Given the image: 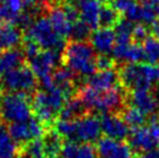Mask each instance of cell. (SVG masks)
<instances>
[{"mask_svg": "<svg viewBox=\"0 0 159 158\" xmlns=\"http://www.w3.org/2000/svg\"><path fill=\"white\" fill-rule=\"evenodd\" d=\"M21 152V148L12 138L8 128L0 122V158H14Z\"/></svg>", "mask_w": 159, "mask_h": 158, "instance_id": "7402d4cb", "label": "cell"}, {"mask_svg": "<svg viewBox=\"0 0 159 158\" xmlns=\"http://www.w3.org/2000/svg\"><path fill=\"white\" fill-rule=\"evenodd\" d=\"M101 132L100 118L92 113H87L81 118L73 120V135L71 141L93 143L99 141Z\"/></svg>", "mask_w": 159, "mask_h": 158, "instance_id": "30bf717a", "label": "cell"}, {"mask_svg": "<svg viewBox=\"0 0 159 158\" xmlns=\"http://www.w3.org/2000/svg\"><path fill=\"white\" fill-rule=\"evenodd\" d=\"M138 0H113L111 5L115 7V9L119 12L121 15H123L131 6Z\"/></svg>", "mask_w": 159, "mask_h": 158, "instance_id": "4dcf8cb0", "label": "cell"}, {"mask_svg": "<svg viewBox=\"0 0 159 158\" xmlns=\"http://www.w3.org/2000/svg\"><path fill=\"white\" fill-rule=\"evenodd\" d=\"M22 42V29L12 23H0V53L7 49L19 48Z\"/></svg>", "mask_w": 159, "mask_h": 158, "instance_id": "ffe728a7", "label": "cell"}, {"mask_svg": "<svg viewBox=\"0 0 159 158\" xmlns=\"http://www.w3.org/2000/svg\"><path fill=\"white\" fill-rule=\"evenodd\" d=\"M135 158H159V152L155 150H151V151H146V152L137 155Z\"/></svg>", "mask_w": 159, "mask_h": 158, "instance_id": "d6a6232c", "label": "cell"}, {"mask_svg": "<svg viewBox=\"0 0 159 158\" xmlns=\"http://www.w3.org/2000/svg\"><path fill=\"white\" fill-rule=\"evenodd\" d=\"M155 94H156V97H157V99H158V102H159V84L156 86V88H155Z\"/></svg>", "mask_w": 159, "mask_h": 158, "instance_id": "836d02e7", "label": "cell"}, {"mask_svg": "<svg viewBox=\"0 0 159 158\" xmlns=\"http://www.w3.org/2000/svg\"><path fill=\"white\" fill-rule=\"evenodd\" d=\"M97 151L98 158H133L131 148L128 143L109 137L99 140Z\"/></svg>", "mask_w": 159, "mask_h": 158, "instance_id": "4fadbf2b", "label": "cell"}, {"mask_svg": "<svg viewBox=\"0 0 159 158\" xmlns=\"http://www.w3.org/2000/svg\"><path fill=\"white\" fill-rule=\"evenodd\" d=\"M102 132L109 138L124 141L130 134V127L125 123L120 113H106L100 116Z\"/></svg>", "mask_w": 159, "mask_h": 158, "instance_id": "7c38bea8", "label": "cell"}, {"mask_svg": "<svg viewBox=\"0 0 159 158\" xmlns=\"http://www.w3.org/2000/svg\"><path fill=\"white\" fill-rule=\"evenodd\" d=\"M14 158H27V157H25L23 155H22V156H19V155H18V156H15V157H14Z\"/></svg>", "mask_w": 159, "mask_h": 158, "instance_id": "8d00e7d4", "label": "cell"}, {"mask_svg": "<svg viewBox=\"0 0 159 158\" xmlns=\"http://www.w3.org/2000/svg\"><path fill=\"white\" fill-rule=\"evenodd\" d=\"M0 86L7 92L31 94L37 91L39 80L29 65L25 64L1 76Z\"/></svg>", "mask_w": 159, "mask_h": 158, "instance_id": "52a82bcc", "label": "cell"}, {"mask_svg": "<svg viewBox=\"0 0 159 158\" xmlns=\"http://www.w3.org/2000/svg\"><path fill=\"white\" fill-rule=\"evenodd\" d=\"M0 118L9 123L22 122L33 118V106L28 94L6 93L1 101Z\"/></svg>", "mask_w": 159, "mask_h": 158, "instance_id": "8992f818", "label": "cell"}, {"mask_svg": "<svg viewBox=\"0 0 159 158\" xmlns=\"http://www.w3.org/2000/svg\"><path fill=\"white\" fill-rule=\"evenodd\" d=\"M59 155L63 158H98L97 148H94L92 143L77 141H65Z\"/></svg>", "mask_w": 159, "mask_h": 158, "instance_id": "ac0fdd59", "label": "cell"}, {"mask_svg": "<svg viewBox=\"0 0 159 158\" xmlns=\"http://www.w3.org/2000/svg\"><path fill=\"white\" fill-rule=\"evenodd\" d=\"M120 115L122 116L125 123L128 124L130 128H138L145 126L146 122V115L143 114L141 110H138L137 108L133 107V106L125 105L121 109Z\"/></svg>", "mask_w": 159, "mask_h": 158, "instance_id": "484cf974", "label": "cell"}, {"mask_svg": "<svg viewBox=\"0 0 159 158\" xmlns=\"http://www.w3.org/2000/svg\"><path fill=\"white\" fill-rule=\"evenodd\" d=\"M48 130L49 129H47L44 124L34 116L22 122L11 123L8 127L11 136L20 148L33 141L40 140L41 137L44 136Z\"/></svg>", "mask_w": 159, "mask_h": 158, "instance_id": "9c48e42d", "label": "cell"}, {"mask_svg": "<svg viewBox=\"0 0 159 158\" xmlns=\"http://www.w3.org/2000/svg\"><path fill=\"white\" fill-rule=\"evenodd\" d=\"M158 16H159V15H158Z\"/></svg>", "mask_w": 159, "mask_h": 158, "instance_id": "b9f144b4", "label": "cell"}, {"mask_svg": "<svg viewBox=\"0 0 159 158\" xmlns=\"http://www.w3.org/2000/svg\"><path fill=\"white\" fill-rule=\"evenodd\" d=\"M120 84L127 91L151 90L159 84V65L150 63H125L119 69Z\"/></svg>", "mask_w": 159, "mask_h": 158, "instance_id": "277c9868", "label": "cell"}, {"mask_svg": "<svg viewBox=\"0 0 159 158\" xmlns=\"http://www.w3.org/2000/svg\"><path fill=\"white\" fill-rule=\"evenodd\" d=\"M2 88H1V86H0V108H1V101H2Z\"/></svg>", "mask_w": 159, "mask_h": 158, "instance_id": "d590c367", "label": "cell"}, {"mask_svg": "<svg viewBox=\"0 0 159 158\" xmlns=\"http://www.w3.org/2000/svg\"><path fill=\"white\" fill-rule=\"evenodd\" d=\"M122 15L111 4H102L99 12V28H114Z\"/></svg>", "mask_w": 159, "mask_h": 158, "instance_id": "d4e9b609", "label": "cell"}, {"mask_svg": "<svg viewBox=\"0 0 159 158\" xmlns=\"http://www.w3.org/2000/svg\"><path fill=\"white\" fill-rule=\"evenodd\" d=\"M62 140V137L59 136L52 128L45 132L42 143H43V149H44L47 158H56L61 154V149L63 145Z\"/></svg>", "mask_w": 159, "mask_h": 158, "instance_id": "cb8c5ba5", "label": "cell"}, {"mask_svg": "<svg viewBox=\"0 0 159 158\" xmlns=\"http://www.w3.org/2000/svg\"><path fill=\"white\" fill-rule=\"evenodd\" d=\"M92 29L89 28L84 21L78 20L77 22H75L72 26H71V30L69 34L72 41H89Z\"/></svg>", "mask_w": 159, "mask_h": 158, "instance_id": "83f0119b", "label": "cell"}, {"mask_svg": "<svg viewBox=\"0 0 159 158\" xmlns=\"http://www.w3.org/2000/svg\"><path fill=\"white\" fill-rule=\"evenodd\" d=\"M143 51H144V61L150 64L159 63V39L155 35H149L142 42Z\"/></svg>", "mask_w": 159, "mask_h": 158, "instance_id": "4316f807", "label": "cell"}, {"mask_svg": "<svg viewBox=\"0 0 159 158\" xmlns=\"http://www.w3.org/2000/svg\"><path fill=\"white\" fill-rule=\"evenodd\" d=\"M157 37H158V39H159V35H158V36H157Z\"/></svg>", "mask_w": 159, "mask_h": 158, "instance_id": "f35d334b", "label": "cell"}, {"mask_svg": "<svg viewBox=\"0 0 159 158\" xmlns=\"http://www.w3.org/2000/svg\"><path fill=\"white\" fill-rule=\"evenodd\" d=\"M115 31L113 28H97L91 33L89 42L98 55H111L115 45Z\"/></svg>", "mask_w": 159, "mask_h": 158, "instance_id": "9a60e30c", "label": "cell"}, {"mask_svg": "<svg viewBox=\"0 0 159 158\" xmlns=\"http://www.w3.org/2000/svg\"><path fill=\"white\" fill-rule=\"evenodd\" d=\"M62 0H55L53 2L47 5V13H48V19L50 20V23L55 31L58 35H61L62 37H69L71 30V22L67 20L66 15L63 11L62 6H61Z\"/></svg>", "mask_w": 159, "mask_h": 158, "instance_id": "2e32d148", "label": "cell"}, {"mask_svg": "<svg viewBox=\"0 0 159 158\" xmlns=\"http://www.w3.org/2000/svg\"><path fill=\"white\" fill-rule=\"evenodd\" d=\"M158 152H159V148H158Z\"/></svg>", "mask_w": 159, "mask_h": 158, "instance_id": "ab89813d", "label": "cell"}, {"mask_svg": "<svg viewBox=\"0 0 159 158\" xmlns=\"http://www.w3.org/2000/svg\"><path fill=\"white\" fill-rule=\"evenodd\" d=\"M75 7L78 8L81 21H84L92 30L99 28V12H100V7H101L100 1H98V0H77Z\"/></svg>", "mask_w": 159, "mask_h": 158, "instance_id": "d6986e66", "label": "cell"}, {"mask_svg": "<svg viewBox=\"0 0 159 158\" xmlns=\"http://www.w3.org/2000/svg\"><path fill=\"white\" fill-rule=\"evenodd\" d=\"M65 1H70V2H72V1H75V0H65Z\"/></svg>", "mask_w": 159, "mask_h": 158, "instance_id": "74e56055", "label": "cell"}, {"mask_svg": "<svg viewBox=\"0 0 159 158\" xmlns=\"http://www.w3.org/2000/svg\"><path fill=\"white\" fill-rule=\"evenodd\" d=\"M69 99L70 98H67L59 88L53 85L50 87H42L33 95V113L47 129H51Z\"/></svg>", "mask_w": 159, "mask_h": 158, "instance_id": "7a4b0ae2", "label": "cell"}, {"mask_svg": "<svg viewBox=\"0 0 159 158\" xmlns=\"http://www.w3.org/2000/svg\"><path fill=\"white\" fill-rule=\"evenodd\" d=\"M98 1H100L101 4H111L113 0H98Z\"/></svg>", "mask_w": 159, "mask_h": 158, "instance_id": "e575fe53", "label": "cell"}, {"mask_svg": "<svg viewBox=\"0 0 159 158\" xmlns=\"http://www.w3.org/2000/svg\"><path fill=\"white\" fill-rule=\"evenodd\" d=\"M129 145L131 150H135L138 154L153 150L158 145V141L152 134L150 127H138L130 132L128 136Z\"/></svg>", "mask_w": 159, "mask_h": 158, "instance_id": "5bb4252c", "label": "cell"}, {"mask_svg": "<svg viewBox=\"0 0 159 158\" xmlns=\"http://www.w3.org/2000/svg\"><path fill=\"white\" fill-rule=\"evenodd\" d=\"M149 35H151V31H150V28L146 26V25L142 23V22H137V23H135L134 31H133V41L134 42L142 43V42H143Z\"/></svg>", "mask_w": 159, "mask_h": 158, "instance_id": "f1b7e54d", "label": "cell"}, {"mask_svg": "<svg viewBox=\"0 0 159 158\" xmlns=\"http://www.w3.org/2000/svg\"><path fill=\"white\" fill-rule=\"evenodd\" d=\"M56 158H57V157H56Z\"/></svg>", "mask_w": 159, "mask_h": 158, "instance_id": "60d3db41", "label": "cell"}, {"mask_svg": "<svg viewBox=\"0 0 159 158\" xmlns=\"http://www.w3.org/2000/svg\"><path fill=\"white\" fill-rule=\"evenodd\" d=\"M115 67V59L111 55H98L97 70H111Z\"/></svg>", "mask_w": 159, "mask_h": 158, "instance_id": "f546056e", "label": "cell"}, {"mask_svg": "<svg viewBox=\"0 0 159 158\" xmlns=\"http://www.w3.org/2000/svg\"><path fill=\"white\" fill-rule=\"evenodd\" d=\"M89 113L87 108L85 107L83 101L79 98L72 97L66 101V104L62 108L59 113V118L63 120H77V118L84 116L85 114Z\"/></svg>", "mask_w": 159, "mask_h": 158, "instance_id": "603a6c76", "label": "cell"}, {"mask_svg": "<svg viewBox=\"0 0 159 158\" xmlns=\"http://www.w3.org/2000/svg\"><path fill=\"white\" fill-rule=\"evenodd\" d=\"M98 53L89 41H69L62 53V63L75 76L89 77L97 71Z\"/></svg>", "mask_w": 159, "mask_h": 158, "instance_id": "3957f363", "label": "cell"}, {"mask_svg": "<svg viewBox=\"0 0 159 158\" xmlns=\"http://www.w3.org/2000/svg\"><path fill=\"white\" fill-rule=\"evenodd\" d=\"M27 57L22 49L12 48L0 53V77L9 71L25 65Z\"/></svg>", "mask_w": 159, "mask_h": 158, "instance_id": "44dd1931", "label": "cell"}, {"mask_svg": "<svg viewBox=\"0 0 159 158\" xmlns=\"http://www.w3.org/2000/svg\"><path fill=\"white\" fill-rule=\"evenodd\" d=\"M150 129L152 134L155 135V137L157 138V141L159 142V115L156 118H152V121L150 123Z\"/></svg>", "mask_w": 159, "mask_h": 158, "instance_id": "1f68e13d", "label": "cell"}, {"mask_svg": "<svg viewBox=\"0 0 159 158\" xmlns=\"http://www.w3.org/2000/svg\"><path fill=\"white\" fill-rule=\"evenodd\" d=\"M28 65L40 79L41 85L51 83L53 71L62 64V55L52 50H41L34 57L28 59Z\"/></svg>", "mask_w": 159, "mask_h": 158, "instance_id": "ba28073f", "label": "cell"}, {"mask_svg": "<svg viewBox=\"0 0 159 158\" xmlns=\"http://www.w3.org/2000/svg\"><path fill=\"white\" fill-rule=\"evenodd\" d=\"M123 90L120 86L111 90H95L85 85L84 87L79 88L75 95L83 101L89 113H120L125 106L127 91L123 92Z\"/></svg>", "mask_w": 159, "mask_h": 158, "instance_id": "6da1fadb", "label": "cell"}, {"mask_svg": "<svg viewBox=\"0 0 159 158\" xmlns=\"http://www.w3.org/2000/svg\"><path fill=\"white\" fill-rule=\"evenodd\" d=\"M119 83V70H115V69L98 70V72H94L86 79V86L95 88V90H111V88L117 87Z\"/></svg>", "mask_w": 159, "mask_h": 158, "instance_id": "e0dca14e", "label": "cell"}, {"mask_svg": "<svg viewBox=\"0 0 159 158\" xmlns=\"http://www.w3.org/2000/svg\"><path fill=\"white\" fill-rule=\"evenodd\" d=\"M23 37L34 41L42 50H52L56 53H63L66 44L65 39L55 31L47 15L37 16L26 29Z\"/></svg>", "mask_w": 159, "mask_h": 158, "instance_id": "5b68a950", "label": "cell"}, {"mask_svg": "<svg viewBox=\"0 0 159 158\" xmlns=\"http://www.w3.org/2000/svg\"><path fill=\"white\" fill-rule=\"evenodd\" d=\"M125 105L133 106L146 116L156 118L159 115V102L155 93L150 90L130 91L125 94Z\"/></svg>", "mask_w": 159, "mask_h": 158, "instance_id": "8fae6325", "label": "cell"}]
</instances>
